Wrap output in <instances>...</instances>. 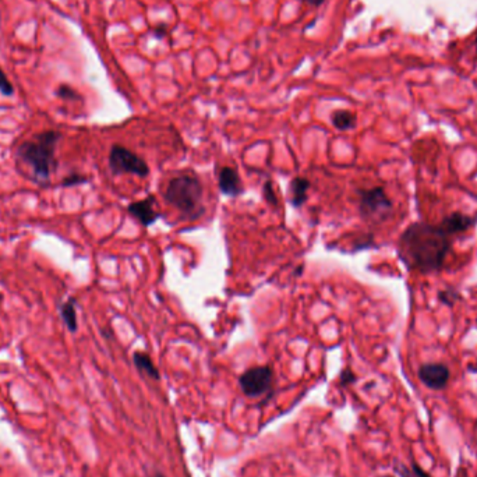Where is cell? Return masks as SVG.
Listing matches in <instances>:
<instances>
[{
    "label": "cell",
    "instance_id": "1",
    "mask_svg": "<svg viewBox=\"0 0 477 477\" xmlns=\"http://www.w3.org/2000/svg\"><path fill=\"white\" fill-rule=\"evenodd\" d=\"M453 248V238L440 227L427 222L411 224L398 240V255L409 271L423 275L444 268Z\"/></svg>",
    "mask_w": 477,
    "mask_h": 477
},
{
    "label": "cell",
    "instance_id": "2",
    "mask_svg": "<svg viewBox=\"0 0 477 477\" xmlns=\"http://www.w3.org/2000/svg\"><path fill=\"white\" fill-rule=\"evenodd\" d=\"M62 134L56 130H46L24 141L17 150V158L32 172L36 182H48L56 169V145Z\"/></svg>",
    "mask_w": 477,
    "mask_h": 477
},
{
    "label": "cell",
    "instance_id": "3",
    "mask_svg": "<svg viewBox=\"0 0 477 477\" xmlns=\"http://www.w3.org/2000/svg\"><path fill=\"white\" fill-rule=\"evenodd\" d=\"M203 193V185L197 176L182 173L175 176L168 183L165 200L183 217L189 220H197L204 213Z\"/></svg>",
    "mask_w": 477,
    "mask_h": 477
},
{
    "label": "cell",
    "instance_id": "4",
    "mask_svg": "<svg viewBox=\"0 0 477 477\" xmlns=\"http://www.w3.org/2000/svg\"><path fill=\"white\" fill-rule=\"evenodd\" d=\"M359 213L369 224H383L394 214V204L383 187L359 192Z\"/></svg>",
    "mask_w": 477,
    "mask_h": 477
},
{
    "label": "cell",
    "instance_id": "5",
    "mask_svg": "<svg viewBox=\"0 0 477 477\" xmlns=\"http://www.w3.org/2000/svg\"><path fill=\"white\" fill-rule=\"evenodd\" d=\"M109 168L115 175L129 173L138 178H147L150 175V166L147 162L123 145H113L111 148Z\"/></svg>",
    "mask_w": 477,
    "mask_h": 477
},
{
    "label": "cell",
    "instance_id": "6",
    "mask_svg": "<svg viewBox=\"0 0 477 477\" xmlns=\"http://www.w3.org/2000/svg\"><path fill=\"white\" fill-rule=\"evenodd\" d=\"M273 371L269 366H255L239 377V385L248 398H259L272 390Z\"/></svg>",
    "mask_w": 477,
    "mask_h": 477
},
{
    "label": "cell",
    "instance_id": "7",
    "mask_svg": "<svg viewBox=\"0 0 477 477\" xmlns=\"http://www.w3.org/2000/svg\"><path fill=\"white\" fill-rule=\"evenodd\" d=\"M418 377L427 388L433 391H441L447 388L451 378V371L443 363H426L419 367Z\"/></svg>",
    "mask_w": 477,
    "mask_h": 477
},
{
    "label": "cell",
    "instance_id": "8",
    "mask_svg": "<svg viewBox=\"0 0 477 477\" xmlns=\"http://www.w3.org/2000/svg\"><path fill=\"white\" fill-rule=\"evenodd\" d=\"M127 211L143 227H150L161 218V214L155 210V197H152V196H150L141 201L131 203L127 207Z\"/></svg>",
    "mask_w": 477,
    "mask_h": 477
},
{
    "label": "cell",
    "instance_id": "9",
    "mask_svg": "<svg viewBox=\"0 0 477 477\" xmlns=\"http://www.w3.org/2000/svg\"><path fill=\"white\" fill-rule=\"evenodd\" d=\"M476 224L477 215L471 217V215H467L464 213L455 211V213H451L447 217H444L439 225L453 238L454 235H460V234H464V232L474 229L476 227Z\"/></svg>",
    "mask_w": 477,
    "mask_h": 477
},
{
    "label": "cell",
    "instance_id": "10",
    "mask_svg": "<svg viewBox=\"0 0 477 477\" xmlns=\"http://www.w3.org/2000/svg\"><path fill=\"white\" fill-rule=\"evenodd\" d=\"M220 190L229 197H238L243 193V186L238 172L231 166H224L218 172Z\"/></svg>",
    "mask_w": 477,
    "mask_h": 477
},
{
    "label": "cell",
    "instance_id": "11",
    "mask_svg": "<svg viewBox=\"0 0 477 477\" xmlns=\"http://www.w3.org/2000/svg\"><path fill=\"white\" fill-rule=\"evenodd\" d=\"M308 189H310V182L306 178H294L290 182L289 194H290V203L293 207L299 208L304 204V201L307 200Z\"/></svg>",
    "mask_w": 477,
    "mask_h": 477
},
{
    "label": "cell",
    "instance_id": "12",
    "mask_svg": "<svg viewBox=\"0 0 477 477\" xmlns=\"http://www.w3.org/2000/svg\"><path fill=\"white\" fill-rule=\"evenodd\" d=\"M133 362L136 369L143 374L147 376L155 381H158L161 378V374L157 369V366L154 364L152 359L150 357V355L144 353V352H134L133 355Z\"/></svg>",
    "mask_w": 477,
    "mask_h": 477
},
{
    "label": "cell",
    "instance_id": "13",
    "mask_svg": "<svg viewBox=\"0 0 477 477\" xmlns=\"http://www.w3.org/2000/svg\"><path fill=\"white\" fill-rule=\"evenodd\" d=\"M332 124L341 130V131H346V130H352L356 127V123H357V119H356V115L352 113L350 111H345V109H339V111H335L332 113Z\"/></svg>",
    "mask_w": 477,
    "mask_h": 477
},
{
    "label": "cell",
    "instance_id": "14",
    "mask_svg": "<svg viewBox=\"0 0 477 477\" xmlns=\"http://www.w3.org/2000/svg\"><path fill=\"white\" fill-rule=\"evenodd\" d=\"M60 317L70 332H76L78 322H77V311H76V300L69 299L60 307Z\"/></svg>",
    "mask_w": 477,
    "mask_h": 477
},
{
    "label": "cell",
    "instance_id": "15",
    "mask_svg": "<svg viewBox=\"0 0 477 477\" xmlns=\"http://www.w3.org/2000/svg\"><path fill=\"white\" fill-rule=\"evenodd\" d=\"M437 297H439V300H440L443 304H446V306H448V307H454L455 303H457L458 300H461V293H460L455 287L448 286V287L440 290Z\"/></svg>",
    "mask_w": 477,
    "mask_h": 477
},
{
    "label": "cell",
    "instance_id": "16",
    "mask_svg": "<svg viewBox=\"0 0 477 477\" xmlns=\"http://www.w3.org/2000/svg\"><path fill=\"white\" fill-rule=\"evenodd\" d=\"M262 193H264V199L268 201V204L276 207L278 206V199H276V194L273 192V187H272V182H266L262 187Z\"/></svg>",
    "mask_w": 477,
    "mask_h": 477
},
{
    "label": "cell",
    "instance_id": "17",
    "mask_svg": "<svg viewBox=\"0 0 477 477\" xmlns=\"http://www.w3.org/2000/svg\"><path fill=\"white\" fill-rule=\"evenodd\" d=\"M356 381H357V377H356V374L350 369H343L341 371V374H339V384L342 387L350 385V384H353Z\"/></svg>",
    "mask_w": 477,
    "mask_h": 477
},
{
    "label": "cell",
    "instance_id": "18",
    "mask_svg": "<svg viewBox=\"0 0 477 477\" xmlns=\"http://www.w3.org/2000/svg\"><path fill=\"white\" fill-rule=\"evenodd\" d=\"M13 92H14V88H13L11 83L8 81L6 74L0 70V94L10 97V95H13Z\"/></svg>",
    "mask_w": 477,
    "mask_h": 477
},
{
    "label": "cell",
    "instance_id": "19",
    "mask_svg": "<svg viewBox=\"0 0 477 477\" xmlns=\"http://www.w3.org/2000/svg\"><path fill=\"white\" fill-rule=\"evenodd\" d=\"M57 95H59L60 98H63V99H77V98H78V94H77L73 88H70V87H67V85H62V87L57 90Z\"/></svg>",
    "mask_w": 477,
    "mask_h": 477
},
{
    "label": "cell",
    "instance_id": "20",
    "mask_svg": "<svg viewBox=\"0 0 477 477\" xmlns=\"http://www.w3.org/2000/svg\"><path fill=\"white\" fill-rule=\"evenodd\" d=\"M85 182H87V178H84V176H81V175H77V173H74V175H70V176H67V178L63 180V186H66V187H70V186L81 185V183H85Z\"/></svg>",
    "mask_w": 477,
    "mask_h": 477
},
{
    "label": "cell",
    "instance_id": "21",
    "mask_svg": "<svg viewBox=\"0 0 477 477\" xmlns=\"http://www.w3.org/2000/svg\"><path fill=\"white\" fill-rule=\"evenodd\" d=\"M413 472H415L416 477H432L427 472H425L418 464H413Z\"/></svg>",
    "mask_w": 477,
    "mask_h": 477
},
{
    "label": "cell",
    "instance_id": "22",
    "mask_svg": "<svg viewBox=\"0 0 477 477\" xmlns=\"http://www.w3.org/2000/svg\"><path fill=\"white\" fill-rule=\"evenodd\" d=\"M310 4H313V6H321L325 0H307Z\"/></svg>",
    "mask_w": 477,
    "mask_h": 477
},
{
    "label": "cell",
    "instance_id": "23",
    "mask_svg": "<svg viewBox=\"0 0 477 477\" xmlns=\"http://www.w3.org/2000/svg\"><path fill=\"white\" fill-rule=\"evenodd\" d=\"M151 477H165L162 474H155V475H152Z\"/></svg>",
    "mask_w": 477,
    "mask_h": 477
},
{
    "label": "cell",
    "instance_id": "24",
    "mask_svg": "<svg viewBox=\"0 0 477 477\" xmlns=\"http://www.w3.org/2000/svg\"><path fill=\"white\" fill-rule=\"evenodd\" d=\"M475 45H476V50H477V32H476V39H475Z\"/></svg>",
    "mask_w": 477,
    "mask_h": 477
}]
</instances>
